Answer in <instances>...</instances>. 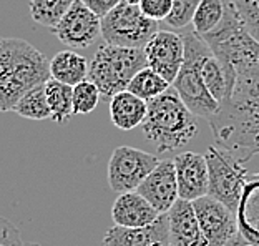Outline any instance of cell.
<instances>
[{"label":"cell","instance_id":"cell-1","mask_svg":"<svg viewBox=\"0 0 259 246\" xmlns=\"http://www.w3.org/2000/svg\"><path fill=\"white\" fill-rule=\"evenodd\" d=\"M203 38L223 65L236 72L233 90L208 120L209 128L220 148L246 163L259 153V44L243 28L231 2L223 22Z\"/></svg>","mask_w":259,"mask_h":246},{"label":"cell","instance_id":"cell-2","mask_svg":"<svg viewBox=\"0 0 259 246\" xmlns=\"http://www.w3.org/2000/svg\"><path fill=\"white\" fill-rule=\"evenodd\" d=\"M50 80V60L23 38L0 37V112H12L33 87Z\"/></svg>","mask_w":259,"mask_h":246},{"label":"cell","instance_id":"cell-3","mask_svg":"<svg viewBox=\"0 0 259 246\" xmlns=\"http://www.w3.org/2000/svg\"><path fill=\"white\" fill-rule=\"evenodd\" d=\"M143 137L160 153L186 146L198 135V116L191 113L173 87L148 102V112L141 123Z\"/></svg>","mask_w":259,"mask_h":246},{"label":"cell","instance_id":"cell-4","mask_svg":"<svg viewBox=\"0 0 259 246\" xmlns=\"http://www.w3.org/2000/svg\"><path fill=\"white\" fill-rule=\"evenodd\" d=\"M185 40V60L178 77L173 81V89L178 92L181 100L191 110V113L209 120L220 108L213 95L206 89L201 67L211 55V49L201 35L190 32L183 35Z\"/></svg>","mask_w":259,"mask_h":246},{"label":"cell","instance_id":"cell-5","mask_svg":"<svg viewBox=\"0 0 259 246\" xmlns=\"http://www.w3.org/2000/svg\"><path fill=\"white\" fill-rule=\"evenodd\" d=\"M146 67L143 49H126L103 44L88 65V80L98 87L102 100L108 102L128 89L130 81Z\"/></svg>","mask_w":259,"mask_h":246},{"label":"cell","instance_id":"cell-6","mask_svg":"<svg viewBox=\"0 0 259 246\" xmlns=\"http://www.w3.org/2000/svg\"><path fill=\"white\" fill-rule=\"evenodd\" d=\"M158 30V22L148 19L140 5H130L123 0L102 17V38L108 45L145 49Z\"/></svg>","mask_w":259,"mask_h":246},{"label":"cell","instance_id":"cell-7","mask_svg":"<svg viewBox=\"0 0 259 246\" xmlns=\"http://www.w3.org/2000/svg\"><path fill=\"white\" fill-rule=\"evenodd\" d=\"M204 158L209 175L208 196L221 201L236 213L249 172L229 151L218 146H209Z\"/></svg>","mask_w":259,"mask_h":246},{"label":"cell","instance_id":"cell-8","mask_svg":"<svg viewBox=\"0 0 259 246\" xmlns=\"http://www.w3.org/2000/svg\"><path fill=\"white\" fill-rule=\"evenodd\" d=\"M158 163H160L158 156L148 151L133 148V146H118L111 153L107 168L110 188L118 195L137 191Z\"/></svg>","mask_w":259,"mask_h":246},{"label":"cell","instance_id":"cell-9","mask_svg":"<svg viewBox=\"0 0 259 246\" xmlns=\"http://www.w3.org/2000/svg\"><path fill=\"white\" fill-rule=\"evenodd\" d=\"M193 208L209 246L233 244L238 235L236 213L208 195L194 200Z\"/></svg>","mask_w":259,"mask_h":246},{"label":"cell","instance_id":"cell-10","mask_svg":"<svg viewBox=\"0 0 259 246\" xmlns=\"http://www.w3.org/2000/svg\"><path fill=\"white\" fill-rule=\"evenodd\" d=\"M52 32L70 49H87L102 35V17L76 0Z\"/></svg>","mask_w":259,"mask_h":246},{"label":"cell","instance_id":"cell-11","mask_svg":"<svg viewBox=\"0 0 259 246\" xmlns=\"http://www.w3.org/2000/svg\"><path fill=\"white\" fill-rule=\"evenodd\" d=\"M146 67L155 70L173 85L185 60L183 35L171 30H158L145 45Z\"/></svg>","mask_w":259,"mask_h":246},{"label":"cell","instance_id":"cell-12","mask_svg":"<svg viewBox=\"0 0 259 246\" xmlns=\"http://www.w3.org/2000/svg\"><path fill=\"white\" fill-rule=\"evenodd\" d=\"M158 213H168L180 200L178 180L173 160H160L137 190Z\"/></svg>","mask_w":259,"mask_h":246},{"label":"cell","instance_id":"cell-13","mask_svg":"<svg viewBox=\"0 0 259 246\" xmlns=\"http://www.w3.org/2000/svg\"><path fill=\"white\" fill-rule=\"evenodd\" d=\"M173 161L181 200L194 201L208 195L209 175L204 155L194 153V151H183V153L176 155Z\"/></svg>","mask_w":259,"mask_h":246},{"label":"cell","instance_id":"cell-14","mask_svg":"<svg viewBox=\"0 0 259 246\" xmlns=\"http://www.w3.org/2000/svg\"><path fill=\"white\" fill-rule=\"evenodd\" d=\"M103 246H171L168 213L158 216L155 223L141 228L111 226L103 236Z\"/></svg>","mask_w":259,"mask_h":246},{"label":"cell","instance_id":"cell-15","mask_svg":"<svg viewBox=\"0 0 259 246\" xmlns=\"http://www.w3.org/2000/svg\"><path fill=\"white\" fill-rule=\"evenodd\" d=\"M236 216L238 235L233 246H259V172L249 173Z\"/></svg>","mask_w":259,"mask_h":246},{"label":"cell","instance_id":"cell-16","mask_svg":"<svg viewBox=\"0 0 259 246\" xmlns=\"http://www.w3.org/2000/svg\"><path fill=\"white\" fill-rule=\"evenodd\" d=\"M168 223L171 246H209L194 213L193 201L180 198L168 212Z\"/></svg>","mask_w":259,"mask_h":246},{"label":"cell","instance_id":"cell-17","mask_svg":"<svg viewBox=\"0 0 259 246\" xmlns=\"http://www.w3.org/2000/svg\"><path fill=\"white\" fill-rule=\"evenodd\" d=\"M160 213L138 191L120 193L111 208L113 223L125 228H141L155 223Z\"/></svg>","mask_w":259,"mask_h":246},{"label":"cell","instance_id":"cell-18","mask_svg":"<svg viewBox=\"0 0 259 246\" xmlns=\"http://www.w3.org/2000/svg\"><path fill=\"white\" fill-rule=\"evenodd\" d=\"M148 112V102L135 93L123 90L110 100V118L118 130L128 132L141 127Z\"/></svg>","mask_w":259,"mask_h":246},{"label":"cell","instance_id":"cell-19","mask_svg":"<svg viewBox=\"0 0 259 246\" xmlns=\"http://www.w3.org/2000/svg\"><path fill=\"white\" fill-rule=\"evenodd\" d=\"M50 78L75 87L88 78V62L73 50H62L50 60Z\"/></svg>","mask_w":259,"mask_h":246},{"label":"cell","instance_id":"cell-20","mask_svg":"<svg viewBox=\"0 0 259 246\" xmlns=\"http://www.w3.org/2000/svg\"><path fill=\"white\" fill-rule=\"evenodd\" d=\"M201 73H203L206 89L209 90V93L213 95V98L218 103H223V100L229 95V92L233 90L236 73L229 72L213 52H211V55L204 60L201 67Z\"/></svg>","mask_w":259,"mask_h":246},{"label":"cell","instance_id":"cell-21","mask_svg":"<svg viewBox=\"0 0 259 246\" xmlns=\"http://www.w3.org/2000/svg\"><path fill=\"white\" fill-rule=\"evenodd\" d=\"M47 100L52 112V120L63 125L73 113V87L50 78L45 84Z\"/></svg>","mask_w":259,"mask_h":246},{"label":"cell","instance_id":"cell-22","mask_svg":"<svg viewBox=\"0 0 259 246\" xmlns=\"http://www.w3.org/2000/svg\"><path fill=\"white\" fill-rule=\"evenodd\" d=\"M45 84H40L37 87H33L32 90H28L25 95L17 102L12 112H15L17 115H20L23 118H28V120H37V121L52 120V112L49 107V100H47Z\"/></svg>","mask_w":259,"mask_h":246},{"label":"cell","instance_id":"cell-23","mask_svg":"<svg viewBox=\"0 0 259 246\" xmlns=\"http://www.w3.org/2000/svg\"><path fill=\"white\" fill-rule=\"evenodd\" d=\"M169 85L171 84L164 80L160 73H156L150 67H145L132 78L126 90L135 93L140 98H143V100L150 102L153 98L160 97L161 93L166 92L169 89Z\"/></svg>","mask_w":259,"mask_h":246},{"label":"cell","instance_id":"cell-24","mask_svg":"<svg viewBox=\"0 0 259 246\" xmlns=\"http://www.w3.org/2000/svg\"><path fill=\"white\" fill-rule=\"evenodd\" d=\"M76 0H30V15L35 23L42 27L55 28L57 23Z\"/></svg>","mask_w":259,"mask_h":246},{"label":"cell","instance_id":"cell-25","mask_svg":"<svg viewBox=\"0 0 259 246\" xmlns=\"http://www.w3.org/2000/svg\"><path fill=\"white\" fill-rule=\"evenodd\" d=\"M226 4L223 0H201L193 15V28L198 35L213 32L225 19Z\"/></svg>","mask_w":259,"mask_h":246},{"label":"cell","instance_id":"cell-26","mask_svg":"<svg viewBox=\"0 0 259 246\" xmlns=\"http://www.w3.org/2000/svg\"><path fill=\"white\" fill-rule=\"evenodd\" d=\"M102 100V93L92 80H83L73 87V113L87 115L97 108L98 102Z\"/></svg>","mask_w":259,"mask_h":246},{"label":"cell","instance_id":"cell-27","mask_svg":"<svg viewBox=\"0 0 259 246\" xmlns=\"http://www.w3.org/2000/svg\"><path fill=\"white\" fill-rule=\"evenodd\" d=\"M239 17L241 25L259 44V5L251 0H229Z\"/></svg>","mask_w":259,"mask_h":246},{"label":"cell","instance_id":"cell-28","mask_svg":"<svg viewBox=\"0 0 259 246\" xmlns=\"http://www.w3.org/2000/svg\"><path fill=\"white\" fill-rule=\"evenodd\" d=\"M199 2L201 0H173V9L164 22L171 28H185L188 23H191Z\"/></svg>","mask_w":259,"mask_h":246},{"label":"cell","instance_id":"cell-29","mask_svg":"<svg viewBox=\"0 0 259 246\" xmlns=\"http://www.w3.org/2000/svg\"><path fill=\"white\" fill-rule=\"evenodd\" d=\"M140 9L151 20H166L173 9V0H141Z\"/></svg>","mask_w":259,"mask_h":246},{"label":"cell","instance_id":"cell-30","mask_svg":"<svg viewBox=\"0 0 259 246\" xmlns=\"http://www.w3.org/2000/svg\"><path fill=\"white\" fill-rule=\"evenodd\" d=\"M0 246H23L20 230L5 216H0Z\"/></svg>","mask_w":259,"mask_h":246},{"label":"cell","instance_id":"cell-31","mask_svg":"<svg viewBox=\"0 0 259 246\" xmlns=\"http://www.w3.org/2000/svg\"><path fill=\"white\" fill-rule=\"evenodd\" d=\"M88 9H92L98 17H105L111 9H115L121 0H81Z\"/></svg>","mask_w":259,"mask_h":246},{"label":"cell","instance_id":"cell-32","mask_svg":"<svg viewBox=\"0 0 259 246\" xmlns=\"http://www.w3.org/2000/svg\"><path fill=\"white\" fill-rule=\"evenodd\" d=\"M123 2H126L130 5H140L141 4V0H123Z\"/></svg>","mask_w":259,"mask_h":246},{"label":"cell","instance_id":"cell-33","mask_svg":"<svg viewBox=\"0 0 259 246\" xmlns=\"http://www.w3.org/2000/svg\"><path fill=\"white\" fill-rule=\"evenodd\" d=\"M23 246H42V244H38V243H23Z\"/></svg>","mask_w":259,"mask_h":246},{"label":"cell","instance_id":"cell-34","mask_svg":"<svg viewBox=\"0 0 259 246\" xmlns=\"http://www.w3.org/2000/svg\"><path fill=\"white\" fill-rule=\"evenodd\" d=\"M251 2H254L256 5H259V0H251Z\"/></svg>","mask_w":259,"mask_h":246}]
</instances>
